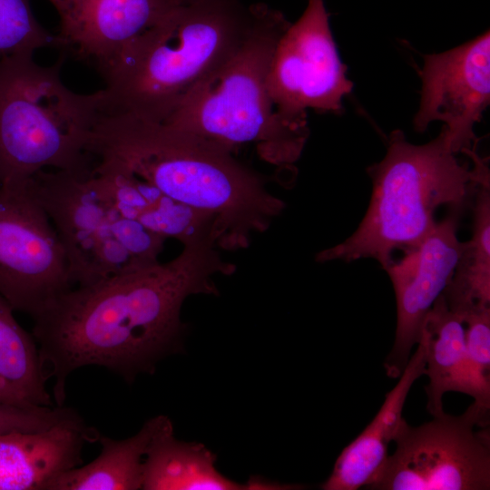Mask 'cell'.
Returning <instances> with one entry per match:
<instances>
[{
	"label": "cell",
	"instance_id": "13",
	"mask_svg": "<svg viewBox=\"0 0 490 490\" xmlns=\"http://www.w3.org/2000/svg\"><path fill=\"white\" fill-rule=\"evenodd\" d=\"M59 16L56 47L103 77L123 49L180 0H48Z\"/></svg>",
	"mask_w": 490,
	"mask_h": 490
},
{
	"label": "cell",
	"instance_id": "9",
	"mask_svg": "<svg viewBox=\"0 0 490 490\" xmlns=\"http://www.w3.org/2000/svg\"><path fill=\"white\" fill-rule=\"evenodd\" d=\"M73 287L62 242L27 180L0 183V295L34 317Z\"/></svg>",
	"mask_w": 490,
	"mask_h": 490
},
{
	"label": "cell",
	"instance_id": "12",
	"mask_svg": "<svg viewBox=\"0 0 490 490\" xmlns=\"http://www.w3.org/2000/svg\"><path fill=\"white\" fill-rule=\"evenodd\" d=\"M461 214L451 211L416 247L385 270L397 301L395 341L384 363L389 377L402 374L428 311L452 279L464 244L457 236Z\"/></svg>",
	"mask_w": 490,
	"mask_h": 490
},
{
	"label": "cell",
	"instance_id": "14",
	"mask_svg": "<svg viewBox=\"0 0 490 490\" xmlns=\"http://www.w3.org/2000/svg\"><path fill=\"white\" fill-rule=\"evenodd\" d=\"M92 175L123 216L151 232L182 246L211 240L219 247L213 217L174 201L121 165L96 161Z\"/></svg>",
	"mask_w": 490,
	"mask_h": 490
},
{
	"label": "cell",
	"instance_id": "22",
	"mask_svg": "<svg viewBox=\"0 0 490 490\" xmlns=\"http://www.w3.org/2000/svg\"><path fill=\"white\" fill-rule=\"evenodd\" d=\"M44 47H56V38L37 21L31 0H0V60Z\"/></svg>",
	"mask_w": 490,
	"mask_h": 490
},
{
	"label": "cell",
	"instance_id": "11",
	"mask_svg": "<svg viewBox=\"0 0 490 490\" xmlns=\"http://www.w3.org/2000/svg\"><path fill=\"white\" fill-rule=\"evenodd\" d=\"M421 96L414 117L416 131L443 122L452 151H475V126L490 103V34L443 53L423 55Z\"/></svg>",
	"mask_w": 490,
	"mask_h": 490
},
{
	"label": "cell",
	"instance_id": "16",
	"mask_svg": "<svg viewBox=\"0 0 490 490\" xmlns=\"http://www.w3.org/2000/svg\"><path fill=\"white\" fill-rule=\"evenodd\" d=\"M397 385L386 394L380 409L338 456L324 490H358L369 487L379 476L388 457V446L404 419L402 411L410 388L425 375L426 348L417 342Z\"/></svg>",
	"mask_w": 490,
	"mask_h": 490
},
{
	"label": "cell",
	"instance_id": "1",
	"mask_svg": "<svg viewBox=\"0 0 490 490\" xmlns=\"http://www.w3.org/2000/svg\"><path fill=\"white\" fill-rule=\"evenodd\" d=\"M216 248L211 240H201L166 263L74 286L32 317L44 371L54 379L56 405H64L68 377L83 367H103L132 381L178 351L184 300L216 294L215 274L236 270Z\"/></svg>",
	"mask_w": 490,
	"mask_h": 490
},
{
	"label": "cell",
	"instance_id": "15",
	"mask_svg": "<svg viewBox=\"0 0 490 490\" xmlns=\"http://www.w3.org/2000/svg\"><path fill=\"white\" fill-rule=\"evenodd\" d=\"M99 436L80 416L43 430L0 435V490L44 489L81 466L84 444Z\"/></svg>",
	"mask_w": 490,
	"mask_h": 490
},
{
	"label": "cell",
	"instance_id": "6",
	"mask_svg": "<svg viewBox=\"0 0 490 490\" xmlns=\"http://www.w3.org/2000/svg\"><path fill=\"white\" fill-rule=\"evenodd\" d=\"M38 64L34 54L0 60V183L42 170L91 172L90 135L103 114V92L78 93L62 80L66 59Z\"/></svg>",
	"mask_w": 490,
	"mask_h": 490
},
{
	"label": "cell",
	"instance_id": "23",
	"mask_svg": "<svg viewBox=\"0 0 490 490\" xmlns=\"http://www.w3.org/2000/svg\"><path fill=\"white\" fill-rule=\"evenodd\" d=\"M469 396L480 409L490 411V308L463 317Z\"/></svg>",
	"mask_w": 490,
	"mask_h": 490
},
{
	"label": "cell",
	"instance_id": "26",
	"mask_svg": "<svg viewBox=\"0 0 490 490\" xmlns=\"http://www.w3.org/2000/svg\"><path fill=\"white\" fill-rule=\"evenodd\" d=\"M180 1L185 3V2H188L190 0H180Z\"/></svg>",
	"mask_w": 490,
	"mask_h": 490
},
{
	"label": "cell",
	"instance_id": "18",
	"mask_svg": "<svg viewBox=\"0 0 490 490\" xmlns=\"http://www.w3.org/2000/svg\"><path fill=\"white\" fill-rule=\"evenodd\" d=\"M165 416L144 423L134 436L116 440L100 435V455L91 463L69 469L52 480L47 490L142 489L146 454Z\"/></svg>",
	"mask_w": 490,
	"mask_h": 490
},
{
	"label": "cell",
	"instance_id": "3",
	"mask_svg": "<svg viewBox=\"0 0 490 490\" xmlns=\"http://www.w3.org/2000/svg\"><path fill=\"white\" fill-rule=\"evenodd\" d=\"M240 0H190L132 40L103 76V113L163 122L240 47L253 23Z\"/></svg>",
	"mask_w": 490,
	"mask_h": 490
},
{
	"label": "cell",
	"instance_id": "25",
	"mask_svg": "<svg viewBox=\"0 0 490 490\" xmlns=\"http://www.w3.org/2000/svg\"><path fill=\"white\" fill-rule=\"evenodd\" d=\"M0 403L17 406H35L15 389L0 376Z\"/></svg>",
	"mask_w": 490,
	"mask_h": 490
},
{
	"label": "cell",
	"instance_id": "24",
	"mask_svg": "<svg viewBox=\"0 0 490 490\" xmlns=\"http://www.w3.org/2000/svg\"><path fill=\"white\" fill-rule=\"evenodd\" d=\"M77 416L79 415L75 411L63 406H17L0 403V435L43 430Z\"/></svg>",
	"mask_w": 490,
	"mask_h": 490
},
{
	"label": "cell",
	"instance_id": "5",
	"mask_svg": "<svg viewBox=\"0 0 490 490\" xmlns=\"http://www.w3.org/2000/svg\"><path fill=\"white\" fill-rule=\"evenodd\" d=\"M252 7V26L240 47L196 85L163 123L232 151L253 143L264 161L290 168L309 138L308 121H290L276 111L268 78L278 43L291 23L266 4Z\"/></svg>",
	"mask_w": 490,
	"mask_h": 490
},
{
	"label": "cell",
	"instance_id": "10",
	"mask_svg": "<svg viewBox=\"0 0 490 490\" xmlns=\"http://www.w3.org/2000/svg\"><path fill=\"white\" fill-rule=\"evenodd\" d=\"M276 111L290 121H307V111L340 113L353 83L334 41L324 0H308L274 52L268 78Z\"/></svg>",
	"mask_w": 490,
	"mask_h": 490
},
{
	"label": "cell",
	"instance_id": "17",
	"mask_svg": "<svg viewBox=\"0 0 490 490\" xmlns=\"http://www.w3.org/2000/svg\"><path fill=\"white\" fill-rule=\"evenodd\" d=\"M216 456L201 444L179 441L172 421L165 416L146 454L143 490L281 489L280 485H242L220 474Z\"/></svg>",
	"mask_w": 490,
	"mask_h": 490
},
{
	"label": "cell",
	"instance_id": "8",
	"mask_svg": "<svg viewBox=\"0 0 490 490\" xmlns=\"http://www.w3.org/2000/svg\"><path fill=\"white\" fill-rule=\"evenodd\" d=\"M489 413L472 403L460 416L444 412L418 426L403 419L395 452L368 489H490Z\"/></svg>",
	"mask_w": 490,
	"mask_h": 490
},
{
	"label": "cell",
	"instance_id": "4",
	"mask_svg": "<svg viewBox=\"0 0 490 490\" xmlns=\"http://www.w3.org/2000/svg\"><path fill=\"white\" fill-rule=\"evenodd\" d=\"M471 160L472 166L457 158L443 129L424 144H413L395 130L384 158L367 169L372 192L358 227L318 252L316 260L373 259L386 270L396 250L416 247L433 230L440 207L463 213L472 205L479 185L490 177L486 159L475 152Z\"/></svg>",
	"mask_w": 490,
	"mask_h": 490
},
{
	"label": "cell",
	"instance_id": "20",
	"mask_svg": "<svg viewBox=\"0 0 490 490\" xmlns=\"http://www.w3.org/2000/svg\"><path fill=\"white\" fill-rule=\"evenodd\" d=\"M472 236L465 241L454 274L443 296L462 319L490 308V180L483 181L472 202Z\"/></svg>",
	"mask_w": 490,
	"mask_h": 490
},
{
	"label": "cell",
	"instance_id": "7",
	"mask_svg": "<svg viewBox=\"0 0 490 490\" xmlns=\"http://www.w3.org/2000/svg\"><path fill=\"white\" fill-rule=\"evenodd\" d=\"M27 183L62 242L74 287L159 261L166 240L123 216L92 172L42 170Z\"/></svg>",
	"mask_w": 490,
	"mask_h": 490
},
{
	"label": "cell",
	"instance_id": "2",
	"mask_svg": "<svg viewBox=\"0 0 490 490\" xmlns=\"http://www.w3.org/2000/svg\"><path fill=\"white\" fill-rule=\"evenodd\" d=\"M95 161L121 165L174 201L214 218L219 247L239 250L266 231L285 203L228 147L163 122L103 113L87 145Z\"/></svg>",
	"mask_w": 490,
	"mask_h": 490
},
{
	"label": "cell",
	"instance_id": "21",
	"mask_svg": "<svg viewBox=\"0 0 490 490\" xmlns=\"http://www.w3.org/2000/svg\"><path fill=\"white\" fill-rule=\"evenodd\" d=\"M14 309L0 295V376L35 406L52 407L48 379L36 342L16 321Z\"/></svg>",
	"mask_w": 490,
	"mask_h": 490
},
{
	"label": "cell",
	"instance_id": "19",
	"mask_svg": "<svg viewBox=\"0 0 490 490\" xmlns=\"http://www.w3.org/2000/svg\"><path fill=\"white\" fill-rule=\"evenodd\" d=\"M419 340L426 348V408L436 416L445 412L443 396L446 392L469 395L465 323L449 309L443 294L428 311Z\"/></svg>",
	"mask_w": 490,
	"mask_h": 490
}]
</instances>
